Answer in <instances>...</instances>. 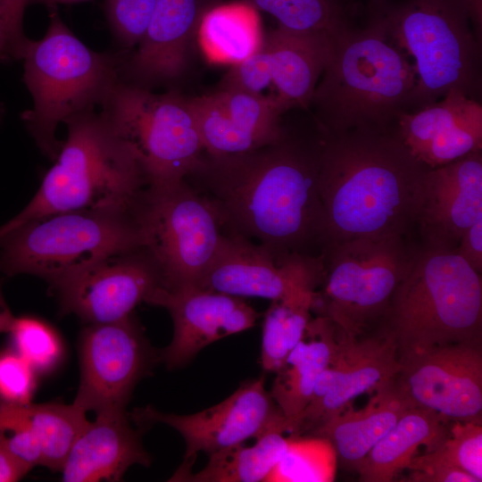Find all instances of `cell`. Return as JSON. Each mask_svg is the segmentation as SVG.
Here are the masks:
<instances>
[{
  "instance_id": "6da1fadb",
  "label": "cell",
  "mask_w": 482,
  "mask_h": 482,
  "mask_svg": "<svg viewBox=\"0 0 482 482\" xmlns=\"http://www.w3.org/2000/svg\"><path fill=\"white\" fill-rule=\"evenodd\" d=\"M321 135L284 126L275 142L223 156L204 154L185 178L214 211L223 234L278 256H324L328 245L320 192Z\"/></svg>"
},
{
  "instance_id": "7a4b0ae2",
  "label": "cell",
  "mask_w": 482,
  "mask_h": 482,
  "mask_svg": "<svg viewBox=\"0 0 482 482\" xmlns=\"http://www.w3.org/2000/svg\"><path fill=\"white\" fill-rule=\"evenodd\" d=\"M320 135L328 247L353 238L412 236L429 168L394 130Z\"/></svg>"
},
{
  "instance_id": "3957f363",
  "label": "cell",
  "mask_w": 482,
  "mask_h": 482,
  "mask_svg": "<svg viewBox=\"0 0 482 482\" xmlns=\"http://www.w3.org/2000/svg\"><path fill=\"white\" fill-rule=\"evenodd\" d=\"M415 83L407 55L369 18L336 42L309 110L322 133L392 131L408 112Z\"/></svg>"
},
{
  "instance_id": "277c9868",
  "label": "cell",
  "mask_w": 482,
  "mask_h": 482,
  "mask_svg": "<svg viewBox=\"0 0 482 482\" xmlns=\"http://www.w3.org/2000/svg\"><path fill=\"white\" fill-rule=\"evenodd\" d=\"M399 362L452 344L482 345V277L454 250L419 245L380 323Z\"/></svg>"
},
{
  "instance_id": "5b68a950",
  "label": "cell",
  "mask_w": 482,
  "mask_h": 482,
  "mask_svg": "<svg viewBox=\"0 0 482 482\" xmlns=\"http://www.w3.org/2000/svg\"><path fill=\"white\" fill-rule=\"evenodd\" d=\"M369 18L414 61L416 83L407 112L453 89L481 102V40L468 0H371Z\"/></svg>"
},
{
  "instance_id": "8992f818",
  "label": "cell",
  "mask_w": 482,
  "mask_h": 482,
  "mask_svg": "<svg viewBox=\"0 0 482 482\" xmlns=\"http://www.w3.org/2000/svg\"><path fill=\"white\" fill-rule=\"evenodd\" d=\"M66 139L29 203L0 226V239L22 224L53 214L133 207L147 187L130 151L95 110L72 116Z\"/></svg>"
},
{
  "instance_id": "52a82bcc",
  "label": "cell",
  "mask_w": 482,
  "mask_h": 482,
  "mask_svg": "<svg viewBox=\"0 0 482 482\" xmlns=\"http://www.w3.org/2000/svg\"><path fill=\"white\" fill-rule=\"evenodd\" d=\"M49 11L46 34L38 40L29 38L22 53L23 82L33 106L21 119L42 153L54 161L62 145L58 125L100 107L121 80L127 51H94L73 34L57 7Z\"/></svg>"
},
{
  "instance_id": "ba28073f",
  "label": "cell",
  "mask_w": 482,
  "mask_h": 482,
  "mask_svg": "<svg viewBox=\"0 0 482 482\" xmlns=\"http://www.w3.org/2000/svg\"><path fill=\"white\" fill-rule=\"evenodd\" d=\"M144 245L135 205L62 212L4 235L0 273L34 275L54 289L103 259Z\"/></svg>"
},
{
  "instance_id": "9c48e42d",
  "label": "cell",
  "mask_w": 482,
  "mask_h": 482,
  "mask_svg": "<svg viewBox=\"0 0 482 482\" xmlns=\"http://www.w3.org/2000/svg\"><path fill=\"white\" fill-rule=\"evenodd\" d=\"M420 244L412 236L360 237L329 245L324 253L322 290L313 309L349 337L380 323L408 273Z\"/></svg>"
},
{
  "instance_id": "30bf717a",
  "label": "cell",
  "mask_w": 482,
  "mask_h": 482,
  "mask_svg": "<svg viewBox=\"0 0 482 482\" xmlns=\"http://www.w3.org/2000/svg\"><path fill=\"white\" fill-rule=\"evenodd\" d=\"M100 113L139 166L147 187L182 181L204 154L189 97L120 80Z\"/></svg>"
},
{
  "instance_id": "8fae6325",
  "label": "cell",
  "mask_w": 482,
  "mask_h": 482,
  "mask_svg": "<svg viewBox=\"0 0 482 482\" xmlns=\"http://www.w3.org/2000/svg\"><path fill=\"white\" fill-rule=\"evenodd\" d=\"M135 213L163 288L201 289L223 235L209 202L184 179L146 187Z\"/></svg>"
},
{
  "instance_id": "7c38bea8",
  "label": "cell",
  "mask_w": 482,
  "mask_h": 482,
  "mask_svg": "<svg viewBox=\"0 0 482 482\" xmlns=\"http://www.w3.org/2000/svg\"><path fill=\"white\" fill-rule=\"evenodd\" d=\"M130 418L138 428L157 422L166 424L184 438V463L170 481L189 472L201 452L210 455L273 428L287 431L284 416L265 388L264 377L246 382L220 403L196 413H164L146 406L136 409Z\"/></svg>"
},
{
  "instance_id": "4fadbf2b",
  "label": "cell",
  "mask_w": 482,
  "mask_h": 482,
  "mask_svg": "<svg viewBox=\"0 0 482 482\" xmlns=\"http://www.w3.org/2000/svg\"><path fill=\"white\" fill-rule=\"evenodd\" d=\"M150 357L132 315L114 322L89 324L80 336V382L72 403L96 414L125 411Z\"/></svg>"
},
{
  "instance_id": "5bb4252c",
  "label": "cell",
  "mask_w": 482,
  "mask_h": 482,
  "mask_svg": "<svg viewBox=\"0 0 482 482\" xmlns=\"http://www.w3.org/2000/svg\"><path fill=\"white\" fill-rule=\"evenodd\" d=\"M400 364L394 383L413 407L448 421L481 420L482 345L439 346Z\"/></svg>"
},
{
  "instance_id": "9a60e30c",
  "label": "cell",
  "mask_w": 482,
  "mask_h": 482,
  "mask_svg": "<svg viewBox=\"0 0 482 482\" xmlns=\"http://www.w3.org/2000/svg\"><path fill=\"white\" fill-rule=\"evenodd\" d=\"M324 256H278L239 236L223 234L201 289L277 300L317 291Z\"/></svg>"
},
{
  "instance_id": "2e32d148",
  "label": "cell",
  "mask_w": 482,
  "mask_h": 482,
  "mask_svg": "<svg viewBox=\"0 0 482 482\" xmlns=\"http://www.w3.org/2000/svg\"><path fill=\"white\" fill-rule=\"evenodd\" d=\"M163 288L159 269L145 247L101 260L54 290L63 312L88 324L118 321Z\"/></svg>"
},
{
  "instance_id": "e0dca14e",
  "label": "cell",
  "mask_w": 482,
  "mask_h": 482,
  "mask_svg": "<svg viewBox=\"0 0 482 482\" xmlns=\"http://www.w3.org/2000/svg\"><path fill=\"white\" fill-rule=\"evenodd\" d=\"M337 331L334 358L318 377L291 436L312 432L356 397L391 383L401 369L395 342L383 330L375 328L359 337Z\"/></svg>"
},
{
  "instance_id": "ac0fdd59",
  "label": "cell",
  "mask_w": 482,
  "mask_h": 482,
  "mask_svg": "<svg viewBox=\"0 0 482 482\" xmlns=\"http://www.w3.org/2000/svg\"><path fill=\"white\" fill-rule=\"evenodd\" d=\"M222 0H157L144 36L127 51L120 79L154 90L174 87L189 72L204 15Z\"/></svg>"
},
{
  "instance_id": "d6986e66",
  "label": "cell",
  "mask_w": 482,
  "mask_h": 482,
  "mask_svg": "<svg viewBox=\"0 0 482 482\" xmlns=\"http://www.w3.org/2000/svg\"><path fill=\"white\" fill-rule=\"evenodd\" d=\"M204 153L243 154L277 141L282 135V109L273 95L234 89L189 97Z\"/></svg>"
},
{
  "instance_id": "ffe728a7",
  "label": "cell",
  "mask_w": 482,
  "mask_h": 482,
  "mask_svg": "<svg viewBox=\"0 0 482 482\" xmlns=\"http://www.w3.org/2000/svg\"><path fill=\"white\" fill-rule=\"evenodd\" d=\"M150 304L166 308L172 318L173 337L161 354L171 369L189 362L208 345L251 328L260 316L241 297L197 288H161Z\"/></svg>"
},
{
  "instance_id": "44dd1931",
  "label": "cell",
  "mask_w": 482,
  "mask_h": 482,
  "mask_svg": "<svg viewBox=\"0 0 482 482\" xmlns=\"http://www.w3.org/2000/svg\"><path fill=\"white\" fill-rule=\"evenodd\" d=\"M482 218V150L429 169L415 229L426 246L455 250L462 234Z\"/></svg>"
},
{
  "instance_id": "7402d4cb",
  "label": "cell",
  "mask_w": 482,
  "mask_h": 482,
  "mask_svg": "<svg viewBox=\"0 0 482 482\" xmlns=\"http://www.w3.org/2000/svg\"><path fill=\"white\" fill-rule=\"evenodd\" d=\"M394 132L429 169L482 150V104L458 90L418 111L403 112Z\"/></svg>"
},
{
  "instance_id": "603a6c76",
  "label": "cell",
  "mask_w": 482,
  "mask_h": 482,
  "mask_svg": "<svg viewBox=\"0 0 482 482\" xmlns=\"http://www.w3.org/2000/svg\"><path fill=\"white\" fill-rule=\"evenodd\" d=\"M148 466L150 457L125 411L96 414L87 421L61 470L62 481H119L128 469Z\"/></svg>"
},
{
  "instance_id": "cb8c5ba5",
  "label": "cell",
  "mask_w": 482,
  "mask_h": 482,
  "mask_svg": "<svg viewBox=\"0 0 482 482\" xmlns=\"http://www.w3.org/2000/svg\"><path fill=\"white\" fill-rule=\"evenodd\" d=\"M335 40L323 34L299 33L278 26L263 37L273 95L283 112L309 110L319 79L328 65Z\"/></svg>"
},
{
  "instance_id": "d4e9b609",
  "label": "cell",
  "mask_w": 482,
  "mask_h": 482,
  "mask_svg": "<svg viewBox=\"0 0 482 482\" xmlns=\"http://www.w3.org/2000/svg\"><path fill=\"white\" fill-rule=\"evenodd\" d=\"M411 407L393 380L375 391L363 408L354 410L347 405L312 434L328 439L340 464L356 471L372 447Z\"/></svg>"
},
{
  "instance_id": "484cf974",
  "label": "cell",
  "mask_w": 482,
  "mask_h": 482,
  "mask_svg": "<svg viewBox=\"0 0 482 482\" xmlns=\"http://www.w3.org/2000/svg\"><path fill=\"white\" fill-rule=\"evenodd\" d=\"M337 345L336 326L327 317L318 315L311 319L302 339L276 371L270 393L286 420L287 432H293L318 377L332 362Z\"/></svg>"
},
{
  "instance_id": "4316f807",
  "label": "cell",
  "mask_w": 482,
  "mask_h": 482,
  "mask_svg": "<svg viewBox=\"0 0 482 482\" xmlns=\"http://www.w3.org/2000/svg\"><path fill=\"white\" fill-rule=\"evenodd\" d=\"M448 421L436 412L411 407L372 447L357 472L362 482H391L407 470L420 446L436 448L445 438Z\"/></svg>"
},
{
  "instance_id": "83f0119b",
  "label": "cell",
  "mask_w": 482,
  "mask_h": 482,
  "mask_svg": "<svg viewBox=\"0 0 482 482\" xmlns=\"http://www.w3.org/2000/svg\"><path fill=\"white\" fill-rule=\"evenodd\" d=\"M262 41L255 10L241 2L211 9L198 34V44L209 61L234 65L255 53Z\"/></svg>"
},
{
  "instance_id": "f1b7e54d",
  "label": "cell",
  "mask_w": 482,
  "mask_h": 482,
  "mask_svg": "<svg viewBox=\"0 0 482 482\" xmlns=\"http://www.w3.org/2000/svg\"><path fill=\"white\" fill-rule=\"evenodd\" d=\"M285 430L273 428L255 438L253 445H236L209 455L206 466L173 481L191 482H259L268 475L284 455L288 437Z\"/></svg>"
},
{
  "instance_id": "f546056e",
  "label": "cell",
  "mask_w": 482,
  "mask_h": 482,
  "mask_svg": "<svg viewBox=\"0 0 482 482\" xmlns=\"http://www.w3.org/2000/svg\"><path fill=\"white\" fill-rule=\"evenodd\" d=\"M316 291L272 300L264 317L262 337V366L276 372L302 339L311 320Z\"/></svg>"
},
{
  "instance_id": "4dcf8cb0",
  "label": "cell",
  "mask_w": 482,
  "mask_h": 482,
  "mask_svg": "<svg viewBox=\"0 0 482 482\" xmlns=\"http://www.w3.org/2000/svg\"><path fill=\"white\" fill-rule=\"evenodd\" d=\"M271 15L288 30L323 34L338 40L353 26L342 0H239Z\"/></svg>"
},
{
  "instance_id": "1f68e13d",
  "label": "cell",
  "mask_w": 482,
  "mask_h": 482,
  "mask_svg": "<svg viewBox=\"0 0 482 482\" xmlns=\"http://www.w3.org/2000/svg\"><path fill=\"white\" fill-rule=\"evenodd\" d=\"M27 420L41 447L43 466L61 471L87 419L74 403H25Z\"/></svg>"
},
{
  "instance_id": "d6a6232c",
  "label": "cell",
  "mask_w": 482,
  "mask_h": 482,
  "mask_svg": "<svg viewBox=\"0 0 482 482\" xmlns=\"http://www.w3.org/2000/svg\"><path fill=\"white\" fill-rule=\"evenodd\" d=\"M337 462L335 448L326 437L291 436L284 455L265 481L331 482Z\"/></svg>"
},
{
  "instance_id": "836d02e7",
  "label": "cell",
  "mask_w": 482,
  "mask_h": 482,
  "mask_svg": "<svg viewBox=\"0 0 482 482\" xmlns=\"http://www.w3.org/2000/svg\"><path fill=\"white\" fill-rule=\"evenodd\" d=\"M14 350L37 371L54 369L61 360L62 343L46 322L30 316L14 317L8 331Z\"/></svg>"
},
{
  "instance_id": "e575fe53",
  "label": "cell",
  "mask_w": 482,
  "mask_h": 482,
  "mask_svg": "<svg viewBox=\"0 0 482 482\" xmlns=\"http://www.w3.org/2000/svg\"><path fill=\"white\" fill-rule=\"evenodd\" d=\"M430 458L457 468L482 481L481 420L452 421L441 444L424 452Z\"/></svg>"
},
{
  "instance_id": "d590c367",
  "label": "cell",
  "mask_w": 482,
  "mask_h": 482,
  "mask_svg": "<svg viewBox=\"0 0 482 482\" xmlns=\"http://www.w3.org/2000/svg\"><path fill=\"white\" fill-rule=\"evenodd\" d=\"M0 445L29 470L43 465L41 447L27 420L24 404L0 401Z\"/></svg>"
},
{
  "instance_id": "8d00e7d4",
  "label": "cell",
  "mask_w": 482,
  "mask_h": 482,
  "mask_svg": "<svg viewBox=\"0 0 482 482\" xmlns=\"http://www.w3.org/2000/svg\"><path fill=\"white\" fill-rule=\"evenodd\" d=\"M157 0H104V13L120 50H133L148 26Z\"/></svg>"
},
{
  "instance_id": "74e56055",
  "label": "cell",
  "mask_w": 482,
  "mask_h": 482,
  "mask_svg": "<svg viewBox=\"0 0 482 482\" xmlns=\"http://www.w3.org/2000/svg\"><path fill=\"white\" fill-rule=\"evenodd\" d=\"M36 387V370L14 349L0 350V401L31 403Z\"/></svg>"
},
{
  "instance_id": "f35d334b",
  "label": "cell",
  "mask_w": 482,
  "mask_h": 482,
  "mask_svg": "<svg viewBox=\"0 0 482 482\" xmlns=\"http://www.w3.org/2000/svg\"><path fill=\"white\" fill-rule=\"evenodd\" d=\"M36 0H0V61L21 60L29 40L23 30L28 6Z\"/></svg>"
},
{
  "instance_id": "ab89813d",
  "label": "cell",
  "mask_w": 482,
  "mask_h": 482,
  "mask_svg": "<svg viewBox=\"0 0 482 482\" xmlns=\"http://www.w3.org/2000/svg\"><path fill=\"white\" fill-rule=\"evenodd\" d=\"M271 84L267 53L262 46L252 55L237 63L221 79L219 89H234L253 94Z\"/></svg>"
},
{
  "instance_id": "60d3db41",
  "label": "cell",
  "mask_w": 482,
  "mask_h": 482,
  "mask_svg": "<svg viewBox=\"0 0 482 482\" xmlns=\"http://www.w3.org/2000/svg\"><path fill=\"white\" fill-rule=\"evenodd\" d=\"M407 481L412 482H478L470 474L449 465L441 463L425 453L414 456L408 469Z\"/></svg>"
},
{
  "instance_id": "b9f144b4",
  "label": "cell",
  "mask_w": 482,
  "mask_h": 482,
  "mask_svg": "<svg viewBox=\"0 0 482 482\" xmlns=\"http://www.w3.org/2000/svg\"><path fill=\"white\" fill-rule=\"evenodd\" d=\"M454 251L476 272L482 273V218L464 231Z\"/></svg>"
},
{
  "instance_id": "7bdbcfd3",
  "label": "cell",
  "mask_w": 482,
  "mask_h": 482,
  "mask_svg": "<svg viewBox=\"0 0 482 482\" xmlns=\"http://www.w3.org/2000/svg\"><path fill=\"white\" fill-rule=\"evenodd\" d=\"M29 470L17 461L0 445V482H13L23 478Z\"/></svg>"
},
{
  "instance_id": "ee69618b",
  "label": "cell",
  "mask_w": 482,
  "mask_h": 482,
  "mask_svg": "<svg viewBox=\"0 0 482 482\" xmlns=\"http://www.w3.org/2000/svg\"><path fill=\"white\" fill-rule=\"evenodd\" d=\"M468 4L474 32L482 39V0H468Z\"/></svg>"
},
{
  "instance_id": "f6af8a7d",
  "label": "cell",
  "mask_w": 482,
  "mask_h": 482,
  "mask_svg": "<svg viewBox=\"0 0 482 482\" xmlns=\"http://www.w3.org/2000/svg\"><path fill=\"white\" fill-rule=\"evenodd\" d=\"M13 319L14 316L10 311L0 291V333H8Z\"/></svg>"
},
{
  "instance_id": "bcb514c9",
  "label": "cell",
  "mask_w": 482,
  "mask_h": 482,
  "mask_svg": "<svg viewBox=\"0 0 482 482\" xmlns=\"http://www.w3.org/2000/svg\"><path fill=\"white\" fill-rule=\"evenodd\" d=\"M85 1L88 0H36V4H44L47 6L48 9H52L57 7L59 4H72Z\"/></svg>"
},
{
  "instance_id": "7dc6e473",
  "label": "cell",
  "mask_w": 482,
  "mask_h": 482,
  "mask_svg": "<svg viewBox=\"0 0 482 482\" xmlns=\"http://www.w3.org/2000/svg\"><path fill=\"white\" fill-rule=\"evenodd\" d=\"M4 112V105L2 104H0V122H1L2 119H3Z\"/></svg>"
}]
</instances>
